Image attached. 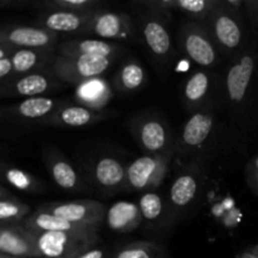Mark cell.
I'll return each mask as SVG.
<instances>
[{"label": "cell", "mask_w": 258, "mask_h": 258, "mask_svg": "<svg viewBox=\"0 0 258 258\" xmlns=\"http://www.w3.org/2000/svg\"><path fill=\"white\" fill-rule=\"evenodd\" d=\"M75 258H105V251L102 248H91Z\"/></svg>", "instance_id": "74e56055"}, {"label": "cell", "mask_w": 258, "mask_h": 258, "mask_svg": "<svg viewBox=\"0 0 258 258\" xmlns=\"http://www.w3.org/2000/svg\"><path fill=\"white\" fill-rule=\"evenodd\" d=\"M201 173L193 168L183 171L174 179L169 193V203L174 211H183L190 206L199 191Z\"/></svg>", "instance_id": "7402d4cb"}, {"label": "cell", "mask_w": 258, "mask_h": 258, "mask_svg": "<svg viewBox=\"0 0 258 258\" xmlns=\"http://www.w3.org/2000/svg\"><path fill=\"white\" fill-rule=\"evenodd\" d=\"M20 224L32 234L47 233V232H82L87 231V229H96L71 223L66 219L40 211L30 213Z\"/></svg>", "instance_id": "d4e9b609"}, {"label": "cell", "mask_w": 258, "mask_h": 258, "mask_svg": "<svg viewBox=\"0 0 258 258\" xmlns=\"http://www.w3.org/2000/svg\"><path fill=\"white\" fill-rule=\"evenodd\" d=\"M139 208H140L143 219L154 222L163 214V199L158 193L146 191L141 196L140 201H139Z\"/></svg>", "instance_id": "d6a6232c"}, {"label": "cell", "mask_w": 258, "mask_h": 258, "mask_svg": "<svg viewBox=\"0 0 258 258\" xmlns=\"http://www.w3.org/2000/svg\"><path fill=\"white\" fill-rule=\"evenodd\" d=\"M13 75H14V70H13V63L10 57L0 59V83L12 78Z\"/></svg>", "instance_id": "e575fe53"}, {"label": "cell", "mask_w": 258, "mask_h": 258, "mask_svg": "<svg viewBox=\"0 0 258 258\" xmlns=\"http://www.w3.org/2000/svg\"><path fill=\"white\" fill-rule=\"evenodd\" d=\"M214 115L209 111H197L184 125L176 145L185 151L199 150L203 148L214 130Z\"/></svg>", "instance_id": "9a60e30c"}, {"label": "cell", "mask_w": 258, "mask_h": 258, "mask_svg": "<svg viewBox=\"0 0 258 258\" xmlns=\"http://www.w3.org/2000/svg\"><path fill=\"white\" fill-rule=\"evenodd\" d=\"M112 97V87L103 77L92 78L81 83L76 87L75 98L80 106L96 111L102 108L110 102Z\"/></svg>", "instance_id": "cb8c5ba5"}, {"label": "cell", "mask_w": 258, "mask_h": 258, "mask_svg": "<svg viewBox=\"0 0 258 258\" xmlns=\"http://www.w3.org/2000/svg\"><path fill=\"white\" fill-rule=\"evenodd\" d=\"M247 185L254 194H258V154L252 160L248 161L244 171Z\"/></svg>", "instance_id": "836d02e7"}, {"label": "cell", "mask_w": 258, "mask_h": 258, "mask_svg": "<svg viewBox=\"0 0 258 258\" xmlns=\"http://www.w3.org/2000/svg\"><path fill=\"white\" fill-rule=\"evenodd\" d=\"M92 14L48 12L34 20V27L43 28V29L57 33V34H60V33H67V34L85 33Z\"/></svg>", "instance_id": "d6986e66"}, {"label": "cell", "mask_w": 258, "mask_h": 258, "mask_svg": "<svg viewBox=\"0 0 258 258\" xmlns=\"http://www.w3.org/2000/svg\"><path fill=\"white\" fill-rule=\"evenodd\" d=\"M32 3L27 2V0H0V9H9V8H15V9H20L27 5H30Z\"/></svg>", "instance_id": "8d00e7d4"}, {"label": "cell", "mask_w": 258, "mask_h": 258, "mask_svg": "<svg viewBox=\"0 0 258 258\" xmlns=\"http://www.w3.org/2000/svg\"><path fill=\"white\" fill-rule=\"evenodd\" d=\"M15 50H17L15 48H13V47H10V45L5 44V43L0 42V59L10 57V55H12Z\"/></svg>", "instance_id": "f35d334b"}, {"label": "cell", "mask_w": 258, "mask_h": 258, "mask_svg": "<svg viewBox=\"0 0 258 258\" xmlns=\"http://www.w3.org/2000/svg\"><path fill=\"white\" fill-rule=\"evenodd\" d=\"M213 85V78L207 71L191 73L183 88L184 105L188 110H199L208 100Z\"/></svg>", "instance_id": "484cf974"}, {"label": "cell", "mask_w": 258, "mask_h": 258, "mask_svg": "<svg viewBox=\"0 0 258 258\" xmlns=\"http://www.w3.org/2000/svg\"><path fill=\"white\" fill-rule=\"evenodd\" d=\"M62 105L63 103H60L59 101L39 96V97L24 98L20 102L2 107L0 115L4 117L14 118V120L37 121V122L43 123Z\"/></svg>", "instance_id": "4fadbf2b"}, {"label": "cell", "mask_w": 258, "mask_h": 258, "mask_svg": "<svg viewBox=\"0 0 258 258\" xmlns=\"http://www.w3.org/2000/svg\"><path fill=\"white\" fill-rule=\"evenodd\" d=\"M0 179L9 184L12 188L24 193H40L44 189L40 180L35 179L27 171L14 166L7 165L0 161Z\"/></svg>", "instance_id": "83f0119b"}, {"label": "cell", "mask_w": 258, "mask_h": 258, "mask_svg": "<svg viewBox=\"0 0 258 258\" xmlns=\"http://www.w3.org/2000/svg\"><path fill=\"white\" fill-rule=\"evenodd\" d=\"M112 60L110 58L93 55L70 58L57 54L49 66V71L58 81L77 87L86 81L102 77L103 73L111 67Z\"/></svg>", "instance_id": "277c9868"}, {"label": "cell", "mask_w": 258, "mask_h": 258, "mask_svg": "<svg viewBox=\"0 0 258 258\" xmlns=\"http://www.w3.org/2000/svg\"><path fill=\"white\" fill-rule=\"evenodd\" d=\"M238 258H258L256 254H253L252 252H244L243 254H241Z\"/></svg>", "instance_id": "60d3db41"}, {"label": "cell", "mask_w": 258, "mask_h": 258, "mask_svg": "<svg viewBox=\"0 0 258 258\" xmlns=\"http://www.w3.org/2000/svg\"><path fill=\"white\" fill-rule=\"evenodd\" d=\"M244 10L252 23L258 25V0H244Z\"/></svg>", "instance_id": "d590c367"}, {"label": "cell", "mask_w": 258, "mask_h": 258, "mask_svg": "<svg viewBox=\"0 0 258 258\" xmlns=\"http://www.w3.org/2000/svg\"><path fill=\"white\" fill-rule=\"evenodd\" d=\"M0 42L15 49H57L59 34L34 25H0Z\"/></svg>", "instance_id": "9c48e42d"}, {"label": "cell", "mask_w": 258, "mask_h": 258, "mask_svg": "<svg viewBox=\"0 0 258 258\" xmlns=\"http://www.w3.org/2000/svg\"><path fill=\"white\" fill-rule=\"evenodd\" d=\"M0 253L19 258H42L35 236L22 224L3 226L0 233Z\"/></svg>", "instance_id": "5bb4252c"}, {"label": "cell", "mask_w": 258, "mask_h": 258, "mask_svg": "<svg viewBox=\"0 0 258 258\" xmlns=\"http://www.w3.org/2000/svg\"><path fill=\"white\" fill-rule=\"evenodd\" d=\"M83 34L97 35L102 40H127L135 35V25L126 13L97 10L91 17Z\"/></svg>", "instance_id": "7c38bea8"}, {"label": "cell", "mask_w": 258, "mask_h": 258, "mask_svg": "<svg viewBox=\"0 0 258 258\" xmlns=\"http://www.w3.org/2000/svg\"><path fill=\"white\" fill-rule=\"evenodd\" d=\"M131 130L146 155H161L175 150V143L171 140L170 131L165 122L155 116H141L134 121Z\"/></svg>", "instance_id": "ba28073f"}, {"label": "cell", "mask_w": 258, "mask_h": 258, "mask_svg": "<svg viewBox=\"0 0 258 258\" xmlns=\"http://www.w3.org/2000/svg\"><path fill=\"white\" fill-rule=\"evenodd\" d=\"M166 22L160 15L145 12L138 18L139 32L148 52L158 62H166L171 55V38Z\"/></svg>", "instance_id": "30bf717a"}, {"label": "cell", "mask_w": 258, "mask_h": 258, "mask_svg": "<svg viewBox=\"0 0 258 258\" xmlns=\"http://www.w3.org/2000/svg\"><path fill=\"white\" fill-rule=\"evenodd\" d=\"M249 252H252V253H253V254H256V256L258 257V244H257L256 247H253V248H252L251 251H249Z\"/></svg>", "instance_id": "b9f144b4"}, {"label": "cell", "mask_w": 258, "mask_h": 258, "mask_svg": "<svg viewBox=\"0 0 258 258\" xmlns=\"http://www.w3.org/2000/svg\"><path fill=\"white\" fill-rule=\"evenodd\" d=\"M97 229L82 232H47L34 234L42 258H75L100 241Z\"/></svg>", "instance_id": "6da1fadb"}, {"label": "cell", "mask_w": 258, "mask_h": 258, "mask_svg": "<svg viewBox=\"0 0 258 258\" xmlns=\"http://www.w3.org/2000/svg\"><path fill=\"white\" fill-rule=\"evenodd\" d=\"M44 161L50 176L59 188L68 191L82 190L85 188L82 179L72 164L57 151H44Z\"/></svg>", "instance_id": "ffe728a7"}, {"label": "cell", "mask_w": 258, "mask_h": 258, "mask_svg": "<svg viewBox=\"0 0 258 258\" xmlns=\"http://www.w3.org/2000/svg\"><path fill=\"white\" fill-rule=\"evenodd\" d=\"M90 173L95 185L106 193H115L126 186V168L112 156L98 158Z\"/></svg>", "instance_id": "2e32d148"}, {"label": "cell", "mask_w": 258, "mask_h": 258, "mask_svg": "<svg viewBox=\"0 0 258 258\" xmlns=\"http://www.w3.org/2000/svg\"><path fill=\"white\" fill-rule=\"evenodd\" d=\"M174 150L161 155H144L126 168V186L136 191H153L163 183Z\"/></svg>", "instance_id": "5b68a950"}, {"label": "cell", "mask_w": 258, "mask_h": 258, "mask_svg": "<svg viewBox=\"0 0 258 258\" xmlns=\"http://www.w3.org/2000/svg\"><path fill=\"white\" fill-rule=\"evenodd\" d=\"M10 198H14L7 189H4L3 186H0V201H4V199H10Z\"/></svg>", "instance_id": "ab89813d"}, {"label": "cell", "mask_w": 258, "mask_h": 258, "mask_svg": "<svg viewBox=\"0 0 258 258\" xmlns=\"http://www.w3.org/2000/svg\"><path fill=\"white\" fill-rule=\"evenodd\" d=\"M257 71L254 50H243L229 66L226 75V92L229 102L239 106L246 101Z\"/></svg>", "instance_id": "52a82bcc"}, {"label": "cell", "mask_w": 258, "mask_h": 258, "mask_svg": "<svg viewBox=\"0 0 258 258\" xmlns=\"http://www.w3.org/2000/svg\"><path fill=\"white\" fill-rule=\"evenodd\" d=\"M30 214V207L17 198L0 201V226L20 224Z\"/></svg>", "instance_id": "f546056e"}, {"label": "cell", "mask_w": 258, "mask_h": 258, "mask_svg": "<svg viewBox=\"0 0 258 258\" xmlns=\"http://www.w3.org/2000/svg\"><path fill=\"white\" fill-rule=\"evenodd\" d=\"M211 34L218 49L236 53L244 43V28L241 13L232 9L224 0H216L213 10L208 18Z\"/></svg>", "instance_id": "7a4b0ae2"}, {"label": "cell", "mask_w": 258, "mask_h": 258, "mask_svg": "<svg viewBox=\"0 0 258 258\" xmlns=\"http://www.w3.org/2000/svg\"><path fill=\"white\" fill-rule=\"evenodd\" d=\"M139 204L121 201L112 204L106 212L105 222L108 228L115 233H131L143 222Z\"/></svg>", "instance_id": "44dd1931"}, {"label": "cell", "mask_w": 258, "mask_h": 258, "mask_svg": "<svg viewBox=\"0 0 258 258\" xmlns=\"http://www.w3.org/2000/svg\"><path fill=\"white\" fill-rule=\"evenodd\" d=\"M108 117L106 111H96L80 105H62L52 116L43 122L48 126L82 127Z\"/></svg>", "instance_id": "ac0fdd59"}, {"label": "cell", "mask_w": 258, "mask_h": 258, "mask_svg": "<svg viewBox=\"0 0 258 258\" xmlns=\"http://www.w3.org/2000/svg\"><path fill=\"white\" fill-rule=\"evenodd\" d=\"M181 52L199 67L212 68L218 63L219 52L211 30L204 23L189 20L179 34Z\"/></svg>", "instance_id": "3957f363"}, {"label": "cell", "mask_w": 258, "mask_h": 258, "mask_svg": "<svg viewBox=\"0 0 258 258\" xmlns=\"http://www.w3.org/2000/svg\"><path fill=\"white\" fill-rule=\"evenodd\" d=\"M216 0H174V10L184 13L196 22L208 20Z\"/></svg>", "instance_id": "4dcf8cb0"}, {"label": "cell", "mask_w": 258, "mask_h": 258, "mask_svg": "<svg viewBox=\"0 0 258 258\" xmlns=\"http://www.w3.org/2000/svg\"><path fill=\"white\" fill-rule=\"evenodd\" d=\"M52 72L48 70L29 75L12 77L5 82L0 83V98L2 97H39L47 92H52L59 86Z\"/></svg>", "instance_id": "8fae6325"}, {"label": "cell", "mask_w": 258, "mask_h": 258, "mask_svg": "<svg viewBox=\"0 0 258 258\" xmlns=\"http://www.w3.org/2000/svg\"><path fill=\"white\" fill-rule=\"evenodd\" d=\"M123 50L122 47L115 43L102 39H72L58 44L57 54L63 57H80V55H93L115 59Z\"/></svg>", "instance_id": "e0dca14e"}, {"label": "cell", "mask_w": 258, "mask_h": 258, "mask_svg": "<svg viewBox=\"0 0 258 258\" xmlns=\"http://www.w3.org/2000/svg\"><path fill=\"white\" fill-rule=\"evenodd\" d=\"M0 258H19V257H13V256H8V254L0 253Z\"/></svg>", "instance_id": "7bdbcfd3"}, {"label": "cell", "mask_w": 258, "mask_h": 258, "mask_svg": "<svg viewBox=\"0 0 258 258\" xmlns=\"http://www.w3.org/2000/svg\"><path fill=\"white\" fill-rule=\"evenodd\" d=\"M113 258H165L160 247L149 242H135L123 246Z\"/></svg>", "instance_id": "1f68e13d"}, {"label": "cell", "mask_w": 258, "mask_h": 258, "mask_svg": "<svg viewBox=\"0 0 258 258\" xmlns=\"http://www.w3.org/2000/svg\"><path fill=\"white\" fill-rule=\"evenodd\" d=\"M38 211L47 212L78 226L100 229V226L105 221L107 209L100 202L73 201L66 203L43 204L38 208Z\"/></svg>", "instance_id": "8992f818"}, {"label": "cell", "mask_w": 258, "mask_h": 258, "mask_svg": "<svg viewBox=\"0 0 258 258\" xmlns=\"http://www.w3.org/2000/svg\"><path fill=\"white\" fill-rule=\"evenodd\" d=\"M38 9L48 12H68L80 14H92L97 12L98 0H45L42 3H33Z\"/></svg>", "instance_id": "f1b7e54d"}, {"label": "cell", "mask_w": 258, "mask_h": 258, "mask_svg": "<svg viewBox=\"0 0 258 258\" xmlns=\"http://www.w3.org/2000/svg\"><path fill=\"white\" fill-rule=\"evenodd\" d=\"M2 228H3V226H0V233H2Z\"/></svg>", "instance_id": "ee69618b"}, {"label": "cell", "mask_w": 258, "mask_h": 258, "mask_svg": "<svg viewBox=\"0 0 258 258\" xmlns=\"http://www.w3.org/2000/svg\"><path fill=\"white\" fill-rule=\"evenodd\" d=\"M146 81L145 70L135 59H127L120 66L112 78V88L121 93H133L140 90Z\"/></svg>", "instance_id": "4316f807"}, {"label": "cell", "mask_w": 258, "mask_h": 258, "mask_svg": "<svg viewBox=\"0 0 258 258\" xmlns=\"http://www.w3.org/2000/svg\"><path fill=\"white\" fill-rule=\"evenodd\" d=\"M54 52L57 49H17L10 55L14 70L13 77L48 70L57 55Z\"/></svg>", "instance_id": "603a6c76"}]
</instances>
